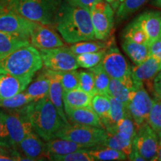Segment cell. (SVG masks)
<instances>
[{"label":"cell","mask_w":161,"mask_h":161,"mask_svg":"<svg viewBox=\"0 0 161 161\" xmlns=\"http://www.w3.org/2000/svg\"><path fill=\"white\" fill-rule=\"evenodd\" d=\"M54 24L67 43L95 40L90 9L62 3Z\"/></svg>","instance_id":"cell-1"},{"label":"cell","mask_w":161,"mask_h":161,"mask_svg":"<svg viewBox=\"0 0 161 161\" xmlns=\"http://www.w3.org/2000/svg\"><path fill=\"white\" fill-rule=\"evenodd\" d=\"M26 111L32 128L46 142L56 137V134L66 123L49 96L26 104Z\"/></svg>","instance_id":"cell-2"},{"label":"cell","mask_w":161,"mask_h":161,"mask_svg":"<svg viewBox=\"0 0 161 161\" xmlns=\"http://www.w3.org/2000/svg\"><path fill=\"white\" fill-rule=\"evenodd\" d=\"M43 65L39 50L29 44L0 57V74L34 76Z\"/></svg>","instance_id":"cell-3"},{"label":"cell","mask_w":161,"mask_h":161,"mask_svg":"<svg viewBox=\"0 0 161 161\" xmlns=\"http://www.w3.org/2000/svg\"><path fill=\"white\" fill-rule=\"evenodd\" d=\"M5 3L7 10L35 23L52 25L62 0H6Z\"/></svg>","instance_id":"cell-4"},{"label":"cell","mask_w":161,"mask_h":161,"mask_svg":"<svg viewBox=\"0 0 161 161\" xmlns=\"http://www.w3.org/2000/svg\"><path fill=\"white\" fill-rule=\"evenodd\" d=\"M56 137L71 140L87 148L104 146L107 132L104 128L77 123L65 124Z\"/></svg>","instance_id":"cell-5"},{"label":"cell","mask_w":161,"mask_h":161,"mask_svg":"<svg viewBox=\"0 0 161 161\" xmlns=\"http://www.w3.org/2000/svg\"><path fill=\"white\" fill-rule=\"evenodd\" d=\"M102 65L110 78L119 80L130 90L138 89L131 76V67L116 47H109Z\"/></svg>","instance_id":"cell-6"},{"label":"cell","mask_w":161,"mask_h":161,"mask_svg":"<svg viewBox=\"0 0 161 161\" xmlns=\"http://www.w3.org/2000/svg\"><path fill=\"white\" fill-rule=\"evenodd\" d=\"M0 115L5 122L14 148L28 134L34 130L26 111V105L16 109L0 110Z\"/></svg>","instance_id":"cell-7"},{"label":"cell","mask_w":161,"mask_h":161,"mask_svg":"<svg viewBox=\"0 0 161 161\" xmlns=\"http://www.w3.org/2000/svg\"><path fill=\"white\" fill-rule=\"evenodd\" d=\"M95 39L105 40L109 37L114 23V11L108 2L102 0L90 8Z\"/></svg>","instance_id":"cell-8"},{"label":"cell","mask_w":161,"mask_h":161,"mask_svg":"<svg viewBox=\"0 0 161 161\" xmlns=\"http://www.w3.org/2000/svg\"><path fill=\"white\" fill-rule=\"evenodd\" d=\"M43 64L47 69L54 71H67L77 69L78 66L75 55L69 47L60 46L47 49L39 50Z\"/></svg>","instance_id":"cell-9"},{"label":"cell","mask_w":161,"mask_h":161,"mask_svg":"<svg viewBox=\"0 0 161 161\" xmlns=\"http://www.w3.org/2000/svg\"><path fill=\"white\" fill-rule=\"evenodd\" d=\"M37 24L10 10L0 12V31L8 35L29 40L30 35Z\"/></svg>","instance_id":"cell-10"},{"label":"cell","mask_w":161,"mask_h":161,"mask_svg":"<svg viewBox=\"0 0 161 161\" xmlns=\"http://www.w3.org/2000/svg\"><path fill=\"white\" fill-rule=\"evenodd\" d=\"M153 105V100L144 86L132 90L127 110L134 121L136 128L147 122Z\"/></svg>","instance_id":"cell-11"},{"label":"cell","mask_w":161,"mask_h":161,"mask_svg":"<svg viewBox=\"0 0 161 161\" xmlns=\"http://www.w3.org/2000/svg\"><path fill=\"white\" fill-rule=\"evenodd\" d=\"M159 142L157 133L148 122H144L136 129L133 140V148L146 160H153L156 155Z\"/></svg>","instance_id":"cell-12"},{"label":"cell","mask_w":161,"mask_h":161,"mask_svg":"<svg viewBox=\"0 0 161 161\" xmlns=\"http://www.w3.org/2000/svg\"><path fill=\"white\" fill-rule=\"evenodd\" d=\"M161 71V61L152 55H149L142 63L131 67V76L137 88L143 86L146 83L149 85Z\"/></svg>","instance_id":"cell-13"},{"label":"cell","mask_w":161,"mask_h":161,"mask_svg":"<svg viewBox=\"0 0 161 161\" xmlns=\"http://www.w3.org/2000/svg\"><path fill=\"white\" fill-rule=\"evenodd\" d=\"M30 44L36 49H47L64 46L61 37L49 25L37 23L32 30L29 38Z\"/></svg>","instance_id":"cell-14"},{"label":"cell","mask_w":161,"mask_h":161,"mask_svg":"<svg viewBox=\"0 0 161 161\" xmlns=\"http://www.w3.org/2000/svg\"><path fill=\"white\" fill-rule=\"evenodd\" d=\"M17 147H19L25 158L29 159L30 161L43 160L45 158L49 160L46 143L42 141L35 130L28 134L18 144Z\"/></svg>","instance_id":"cell-15"},{"label":"cell","mask_w":161,"mask_h":161,"mask_svg":"<svg viewBox=\"0 0 161 161\" xmlns=\"http://www.w3.org/2000/svg\"><path fill=\"white\" fill-rule=\"evenodd\" d=\"M33 76H17L0 74V99L10 98L24 91Z\"/></svg>","instance_id":"cell-16"},{"label":"cell","mask_w":161,"mask_h":161,"mask_svg":"<svg viewBox=\"0 0 161 161\" xmlns=\"http://www.w3.org/2000/svg\"><path fill=\"white\" fill-rule=\"evenodd\" d=\"M64 107L68 122H71V123L81 124L104 128L100 118L93 111L91 107H84V108H72L67 106Z\"/></svg>","instance_id":"cell-17"},{"label":"cell","mask_w":161,"mask_h":161,"mask_svg":"<svg viewBox=\"0 0 161 161\" xmlns=\"http://www.w3.org/2000/svg\"><path fill=\"white\" fill-rule=\"evenodd\" d=\"M43 72L49 78L50 85L49 91V98L57 109L58 114L66 124L69 123L66 118L63 102V89L60 84L59 78H58L57 72L46 68Z\"/></svg>","instance_id":"cell-18"},{"label":"cell","mask_w":161,"mask_h":161,"mask_svg":"<svg viewBox=\"0 0 161 161\" xmlns=\"http://www.w3.org/2000/svg\"><path fill=\"white\" fill-rule=\"evenodd\" d=\"M148 35L150 43L160 38L161 12L146 11L136 18Z\"/></svg>","instance_id":"cell-19"},{"label":"cell","mask_w":161,"mask_h":161,"mask_svg":"<svg viewBox=\"0 0 161 161\" xmlns=\"http://www.w3.org/2000/svg\"><path fill=\"white\" fill-rule=\"evenodd\" d=\"M110 98V110L109 116L103 125L108 133L114 134L116 132V127L119 122L123 119L127 114V108L123 103L116 98L109 96Z\"/></svg>","instance_id":"cell-20"},{"label":"cell","mask_w":161,"mask_h":161,"mask_svg":"<svg viewBox=\"0 0 161 161\" xmlns=\"http://www.w3.org/2000/svg\"><path fill=\"white\" fill-rule=\"evenodd\" d=\"M48 154H65L68 153L88 149L87 148L65 139L55 137L46 142Z\"/></svg>","instance_id":"cell-21"},{"label":"cell","mask_w":161,"mask_h":161,"mask_svg":"<svg viewBox=\"0 0 161 161\" xmlns=\"http://www.w3.org/2000/svg\"><path fill=\"white\" fill-rule=\"evenodd\" d=\"M92 96L80 88L63 92L64 106L72 108L90 107Z\"/></svg>","instance_id":"cell-22"},{"label":"cell","mask_w":161,"mask_h":161,"mask_svg":"<svg viewBox=\"0 0 161 161\" xmlns=\"http://www.w3.org/2000/svg\"><path fill=\"white\" fill-rule=\"evenodd\" d=\"M50 80L45 72H40L36 80L29 84L25 92L31 97L33 101H37L47 97L49 96Z\"/></svg>","instance_id":"cell-23"},{"label":"cell","mask_w":161,"mask_h":161,"mask_svg":"<svg viewBox=\"0 0 161 161\" xmlns=\"http://www.w3.org/2000/svg\"><path fill=\"white\" fill-rule=\"evenodd\" d=\"M122 47L135 65L142 63L150 55L148 46L135 43L130 40L123 39Z\"/></svg>","instance_id":"cell-24"},{"label":"cell","mask_w":161,"mask_h":161,"mask_svg":"<svg viewBox=\"0 0 161 161\" xmlns=\"http://www.w3.org/2000/svg\"><path fill=\"white\" fill-rule=\"evenodd\" d=\"M29 44H30L29 40L0 31V57Z\"/></svg>","instance_id":"cell-25"},{"label":"cell","mask_w":161,"mask_h":161,"mask_svg":"<svg viewBox=\"0 0 161 161\" xmlns=\"http://www.w3.org/2000/svg\"><path fill=\"white\" fill-rule=\"evenodd\" d=\"M123 39L130 40L135 43L145 44L148 46L150 43L148 35L142 29L139 22L135 19L132 21L125 29L123 32Z\"/></svg>","instance_id":"cell-26"},{"label":"cell","mask_w":161,"mask_h":161,"mask_svg":"<svg viewBox=\"0 0 161 161\" xmlns=\"http://www.w3.org/2000/svg\"><path fill=\"white\" fill-rule=\"evenodd\" d=\"M104 146L110 147L123 152L128 159L132 151L133 141L120 136L117 133L110 134L107 132V139Z\"/></svg>","instance_id":"cell-27"},{"label":"cell","mask_w":161,"mask_h":161,"mask_svg":"<svg viewBox=\"0 0 161 161\" xmlns=\"http://www.w3.org/2000/svg\"><path fill=\"white\" fill-rule=\"evenodd\" d=\"M89 152L94 160H125L127 159V156L123 152L107 146L91 148Z\"/></svg>","instance_id":"cell-28"},{"label":"cell","mask_w":161,"mask_h":161,"mask_svg":"<svg viewBox=\"0 0 161 161\" xmlns=\"http://www.w3.org/2000/svg\"><path fill=\"white\" fill-rule=\"evenodd\" d=\"M131 91L132 90L127 87L119 80L110 78L108 88V96L119 100L123 103L126 108L129 103Z\"/></svg>","instance_id":"cell-29"},{"label":"cell","mask_w":161,"mask_h":161,"mask_svg":"<svg viewBox=\"0 0 161 161\" xmlns=\"http://www.w3.org/2000/svg\"><path fill=\"white\" fill-rule=\"evenodd\" d=\"M88 69H90L93 74L96 92L98 94L108 96V88H109L110 78L106 73L102 63H99Z\"/></svg>","instance_id":"cell-30"},{"label":"cell","mask_w":161,"mask_h":161,"mask_svg":"<svg viewBox=\"0 0 161 161\" xmlns=\"http://www.w3.org/2000/svg\"><path fill=\"white\" fill-rule=\"evenodd\" d=\"M90 107L100 118L102 124L106 122L109 116L110 98L109 96L96 93L92 96Z\"/></svg>","instance_id":"cell-31"},{"label":"cell","mask_w":161,"mask_h":161,"mask_svg":"<svg viewBox=\"0 0 161 161\" xmlns=\"http://www.w3.org/2000/svg\"><path fill=\"white\" fill-rule=\"evenodd\" d=\"M110 47L109 43H104L99 41H92V40H86V41H80L78 43H72L69 46V49L72 53L75 55L86 53V52H98L100 50L108 49Z\"/></svg>","instance_id":"cell-32"},{"label":"cell","mask_w":161,"mask_h":161,"mask_svg":"<svg viewBox=\"0 0 161 161\" xmlns=\"http://www.w3.org/2000/svg\"><path fill=\"white\" fill-rule=\"evenodd\" d=\"M107 50H100L98 52H86L75 55V59L79 67L84 69H90L102 62Z\"/></svg>","instance_id":"cell-33"},{"label":"cell","mask_w":161,"mask_h":161,"mask_svg":"<svg viewBox=\"0 0 161 161\" xmlns=\"http://www.w3.org/2000/svg\"><path fill=\"white\" fill-rule=\"evenodd\" d=\"M56 72L62 86L63 92L79 88V72L77 70Z\"/></svg>","instance_id":"cell-34"},{"label":"cell","mask_w":161,"mask_h":161,"mask_svg":"<svg viewBox=\"0 0 161 161\" xmlns=\"http://www.w3.org/2000/svg\"><path fill=\"white\" fill-rule=\"evenodd\" d=\"M32 101L33 99L24 90L10 98L0 99V108L4 109H16L26 105Z\"/></svg>","instance_id":"cell-35"},{"label":"cell","mask_w":161,"mask_h":161,"mask_svg":"<svg viewBox=\"0 0 161 161\" xmlns=\"http://www.w3.org/2000/svg\"><path fill=\"white\" fill-rule=\"evenodd\" d=\"M90 148L82 151L68 153L65 154H49V160L55 161H94V158L90 154Z\"/></svg>","instance_id":"cell-36"},{"label":"cell","mask_w":161,"mask_h":161,"mask_svg":"<svg viewBox=\"0 0 161 161\" xmlns=\"http://www.w3.org/2000/svg\"><path fill=\"white\" fill-rule=\"evenodd\" d=\"M148 0H123L118 7L116 17L119 20H122L130 16L142 6Z\"/></svg>","instance_id":"cell-37"},{"label":"cell","mask_w":161,"mask_h":161,"mask_svg":"<svg viewBox=\"0 0 161 161\" xmlns=\"http://www.w3.org/2000/svg\"><path fill=\"white\" fill-rule=\"evenodd\" d=\"M136 128L134 121L128 112H127L126 116L117 125L115 133H117L120 136L133 141L136 135Z\"/></svg>","instance_id":"cell-38"},{"label":"cell","mask_w":161,"mask_h":161,"mask_svg":"<svg viewBox=\"0 0 161 161\" xmlns=\"http://www.w3.org/2000/svg\"><path fill=\"white\" fill-rule=\"evenodd\" d=\"M147 122L157 134L161 131V102L153 100V105L148 114Z\"/></svg>","instance_id":"cell-39"},{"label":"cell","mask_w":161,"mask_h":161,"mask_svg":"<svg viewBox=\"0 0 161 161\" xmlns=\"http://www.w3.org/2000/svg\"><path fill=\"white\" fill-rule=\"evenodd\" d=\"M79 88L91 94L92 96L97 93L95 87L93 74L90 69L87 71L79 72Z\"/></svg>","instance_id":"cell-40"},{"label":"cell","mask_w":161,"mask_h":161,"mask_svg":"<svg viewBox=\"0 0 161 161\" xmlns=\"http://www.w3.org/2000/svg\"><path fill=\"white\" fill-rule=\"evenodd\" d=\"M0 147L6 149L14 148L7 128L1 115H0Z\"/></svg>","instance_id":"cell-41"},{"label":"cell","mask_w":161,"mask_h":161,"mask_svg":"<svg viewBox=\"0 0 161 161\" xmlns=\"http://www.w3.org/2000/svg\"><path fill=\"white\" fill-rule=\"evenodd\" d=\"M148 49H149V54L154 57L158 58L161 61V39L154 40L148 45Z\"/></svg>","instance_id":"cell-42"},{"label":"cell","mask_w":161,"mask_h":161,"mask_svg":"<svg viewBox=\"0 0 161 161\" xmlns=\"http://www.w3.org/2000/svg\"><path fill=\"white\" fill-rule=\"evenodd\" d=\"M98 1H102V0H65L66 3L70 5L87 9H90L94 3Z\"/></svg>","instance_id":"cell-43"},{"label":"cell","mask_w":161,"mask_h":161,"mask_svg":"<svg viewBox=\"0 0 161 161\" xmlns=\"http://www.w3.org/2000/svg\"><path fill=\"white\" fill-rule=\"evenodd\" d=\"M152 91L154 93L155 99L161 102V73H159L153 80Z\"/></svg>","instance_id":"cell-44"},{"label":"cell","mask_w":161,"mask_h":161,"mask_svg":"<svg viewBox=\"0 0 161 161\" xmlns=\"http://www.w3.org/2000/svg\"><path fill=\"white\" fill-rule=\"evenodd\" d=\"M128 160H136V161H144L146 160L145 159L140 155V153H139L136 149H134V148H132V151L130 152L129 157H128Z\"/></svg>","instance_id":"cell-45"},{"label":"cell","mask_w":161,"mask_h":161,"mask_svg":"<svg viewBox=\"0 0 161 161\" xmlns=\"http://www.w3.org/2000/svg\"><path fill=\"white\" fill-rule=\"evenodd\" d=\"M3 160H6V161H14V160H17L16 158L14 156H11L7 154V153H2L0 152V161H3Z\"/></svg>","instance_id":"cell-46"},{"label":"cell","mask_w":161,"mask_h":161,"mask_svg":"<svg viewBox=\"0 0 161 161\" xmlns=\"http://www.w3.org/2000/svg\"><path fill=\"white\" fill-rule=\"evenodd\" d=\"M153 160H159L161 161V144L159 143L158 146V150H157L156 155L154 157Z\"/></svg>","instance_id":"cell-47"},{"label":"cell","mask_w":161,"mask_h":161,"mask_svg":"<svg viewBox=\"0 0 161 161\" xmlns=\"http://www.w3.org/2000/svg\"><path fill=\"white\" fill-rule=\"evenodd\" d=\"M153 5L157 6V7L161 8V0H154L153 1Z\"/></svg>","instance_id":"cell-48"},{"label":"cell","mask_w":161,"mask_h":161,"mask_svg":"<svg viewBox=\"0 0 161 161\" xmlns=\"http://www.w3.org/2000/svg\"><path fill=\"white\" fill-rule=\"evenodd\" d=\"M157 134H158V136H159V140H160V141H159V143L161 144V131L158 133Z\"/></svg>","instance_id":"cell-49"},{"label":"cell","mask_w":161,"mask_h":161,"mask_svg":"<svg viewBox=\"0 0 161 161\" xmlns=\"http://www.w3.org/2000/svg\"><path fill=\"white\" fill-rule=\"evenodd\" d=\"M0 152H2V153H8V152H6V150L5 149V148H1V147H0Z\"/></svg>","instance_id":"cell-50"},{"label":"cell","mask_w":161,"mask_h":161,"mask_svg":"<svg viewBox=\"0 0 161 161\" xmlns=\"http://www.w3.org/2000/svg\"><path fill=\"white\" fill-rule=\"evenodd\" d=\"M106 2H108V3H113L114 2V0H105Z\"/></svg>","instance_id":"cell-51"},{"label":"cell","mask_w":161,"mask_h":161,"mask_svg":"<svg viewBox=\"0 0 161 161\" xmlns=\"http://www.w3.org/2000/svg\"><path fill=\"white\" fill-rule=\"evenodd\" d=\"M117 1H119V2H122V1H123V0H117Z\"/></svg>","instance_id":"cell-52"},{"label":"cell","mask_w":161,"mask_h":161,"mask_svg":"<svg viewBox=\"0 0 161 161\" xmlns=\"http://www.w3.org/2000/svg\"><path fill=\"white\" fill-rule=\"evenodd\" d=\"M3 1H6V0H0V2H3Z\"/></svg>","instance_id":"cell-53"},{"label":"cell","mask_w":161,"mask_h":161,"mask_svg":"<svg viewBox=\"0 0 161 161\" xmlns=\"http://www.w3.org/2000/svg\"><path fill=\"white\" fill-rule=\"evenodd\" d=\"M160 38L161 39V32H160Z\"/></svg>","instance_id":"cell-54"},{"label":"cell","mask_w":161,"mask_h":161,"mask_svg":"<svg viewBox=\"0 0 161 161\" xmlns=\"http://www.w3.org/2000/svg\"><path fill=\"white\" fill-rule=\"evenodd\" d=\"M160 73H161V71H160Z\"/></svg>","instance_id":"cell-55"}]
</instances>
